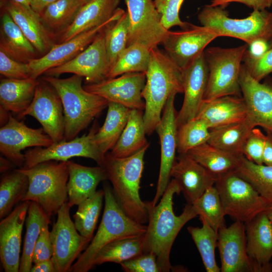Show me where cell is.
<instances>
[{
	"label": "cell",
	"instance_id": "cell-1",
	"mask_svg": "<svg viewBox=\"0 0 272 272\" xmlns=\"http://www.w3.org/2000/svg\"><path fill=\"white\" fill-rule=\"evenodd\" d=\"M180 192L177 183L172 179L157 205L145 201L148 224L143 236V251L156 255L161 272H168L172 268L170 254L178 234L186 223L198 216L192 205L188 203L180 215L175 214L173 196Z\"/></svg>",
	"mask_w": 272,
	"mask_h": 272
},
{
	"label": "cell",
	"instance_id": "cell-2",
	"mask_svg": "<svg viewBox=\"0 0 272 272\" xmlns=\"http://www.w3.org/2000/svg\"><path fill=\"white\" fill-rule=\"evenodd\" d=\"M146 75L142 93L145 103L143 118L146 134L150 135L155 131L170 96L183 93L182 70L157 47L151 50Z\"/></svg>",
	"mask_w": 272,
	"mask_h": 272
},
{
	"label": "cell",
	"instance_id": "cell-3",
	"mask_svg": "<svg viewBox=\"0 0 272 272\" xmlns=\"http://www.w3.org/2000/svg\"><path fill=\"white\" fill-rule=\"evenodd\" d=\"M149 147L124 158L114 157L108 152L105 155L101 166L106 171L113 193L123 211L142 224L148 222V218L146 202L141 198L140 189L144 156Z\"/></svg>",
	"mask_w": 272,
	"mask_h": 272
},
{
	"label": "cell",
	"instance_id": "cell-4",
	"mask_svg": "<svg viewBox=\"0 0 272 272\" xmlns=\"http://www.w3.org/2000/svg\"><path fill=\"white\" fill-rule=\"evenodd\" d=\"M42 79L55 90L61 99L64 120V140L76 138L108 107V100L84 88L81 76L74 75L60 79L45 76Z\"/></svg>",
	"mask_w": 272,
	"mask_h": 272
},
{
	"label": "cell",
	"instance_id": "cell-5",
	"mask_svg": "<svg viewBox=\"0 0 272 272\" xmlns=\"http://www.w3.org/2000/svg\"><path fill=\"white\" fill-rule=\"evenodd\" d=\"M103 190L104 212L97 232L70 271H88L93 267L95 255L105 246L116 240L143 236L146 231L147 226L135 221L123 211L108 185H104Z\"/></svg>",
	"mask_w": 272,
	"mask_h": 272
},
{
	"label": "cell",
	"instance_id": "cell-6",
	"mask_svg": "<svg viewBox=\"0 0 272 272\" xmlns=\"http://www.w3.org/2000/svg\"><path fill=\"white\" fill-rule=\"evenodd\" d=\"M29 179L28 191L23 201L37 203L50 218L68 201L67 161L39 163L29 168H20Z\"/></svg>",
	"mask_w": 272,
	"mask_h": 272
},
{
	"label": "cell",
	"instance_id": "cell-7",
	"mask_svg": "<svg viewBox=\"0 0 272 272\" xmlns=\"http://www.w3.org/2000/svg\"><path fill=\"white\" fill-rule=\"evenodd\" d=\"M225 8L205 6L199 12L197 19L201 26L213 30L218 36H228L242 40L248 45L272 38V13L266 10H253L243 19L228 17Z\"/></svg>",
	"mask_w": 272,
	"mask_h": 272
},
{
	"label": "cell",
	"instance_id": "cell-8",
	"mask_svg": "<svg viewBox=\"0 0 272 272\" xmlns=\"http://www.w3.org/2000/svg\"><path fill=\"white\" fill-rule=\"evenodd\" d=\"M248 47L245 44L233 48L211 47L204 50L209 70L204 101L225 96H242L239 76Z\"/></svg>",
	"mask_w": 272,
	"mask_h": 272
},
{
	"label": "cell",
	"instance_id": "cell-9",
	"mask_svg": "<svg viewBox=\"0 0 272 272\" xmlns=\"http://www.w3.org/2000/svg\"><path fill=\"white\" fill-rule=\"evenodd\" d=\"M215 186L226 216L246 223L264 212L269 202L234 171L217 177Z\"/></svg>",
	"mask_w": 272,
	"mask_h": 272
},
{
	"label": "cell",
	"instance_id": "cell-10",
	"mask_svg": "<svg viewBox=\"0 0 272 272\" xmlns=\"http://www.w3.org/2000/svg\"><path fill=\"white\" fill-rule=\"evenodd\" d=\"M128 18L127 46L139 44L150 50L162 44L169 30L162 24L153 0H124Z\"/></svg>",
	"mask_w": 272,
	"mask_h": 272
},
{
	"label": "cell",
	"instance_id": "cell-11",
	"mask_svg": "<svg viewBox=\"0 0 272 272\" xmlns=\"http://www.w3.org/2000/svg\"><path fill=\"white\" fill-rule=\"evenodd\" d=\"M95 122L88 134L67 141L53 143L48 147H34L25 153V162L22 168H29L49 161L66 162L74 157H84L94 160L102 166L104 157L94 144L93 139L98 129Z\"/></svg>",
	"mask_w": 272,
	"mask_h": 272
},
{
	"label": "cell",
	"instance_id": "cell-12",
	"mask_svg": "<svg viewBox=\"0 0 272 272\" xmlns=\"http://www.w3.org/2000/svg\"><path fill=\"white\" fill-rule=\"evenodd\" d=\"M67 201L57 212V220L50 231L56 272L70 271L72 263L90 241L78 232L70 215Z\"/></svg>",
	"mask_w": 272,
	"mask_h": 272
},
{
	"label": "cell",
	"instance_id": "cell-13",
	"mask_svg": "<svg viewBox=\"0 0 272 272\" xmlns=\"http://www.w3.org/2000/svg\"><path fill=\"white\" fill-rule=\"evenodd\" d=\"M105 29L73 58L48 70L44 74L57 77L65 73L73 74L85 78L88 84L98 83L107 79L110 69L105 47Z\"/></svg>",
	"mask_w": 272,
	"mask_h": 272
},
{
	"label": "cell",
	"instance_id": "cell-14",
	"mask_svg": "<svg viewBox=\"0 0 272 272\" xmlns=\"http://www.w3.org/2000/svg\"><path fill=\"white\" fill-rule=\"evenodd\" d=\"M30 115L41 125L53 143L64 140V120L61 99L55 90L43 80L39 81L32 101L28 108L17 116Z\"/></svg>",
	"mask_w": 272,
	"mask_h": 272
},
{
	"label": "cell",
	"instance_id": "cell-15",
	"mask_svg": "<svg viewBox=\"0 0 272 272\" xmlns=\"http://www.w3.org/2000/svg\"><path fill=\"white\" fill-rule=\"evenodd\" d=\"M217 247L222 272H265L249 256L244 223L235 221L218 231Z\"/></svg>",
	"mask_w": 272,
	"mask_h": 272
},
{
	"label": "cell",
	"instance_id": "cell-16",
	"mask_svg": "<svg viewBox=\"0 0 272 272\" xmlns=\"http://www.w3.org/2000/svg\"><path fill=\"white\" fill-rule=\"evenodd\" d=\"M53 143L42 127H29L10 114L7 123L0 128L1 153L20 168L25 162L22 150L29 147H48Z\"/></svg>",
	"mask_w": 272,
	"mask_h": 272
},
{
	"label": "cell",
	"instance_id": "cell-17",
	"mask_svg": "<svg viewBox=\"0 0 272 272\" xmlns=\"http://www.w3.org/2000/svg\"><path fill=\"white\" fill-rule=\"evenodd\" d=\"M124 11L118 8L113 17L103 24L82 32L66 41L55 44L46 54L30 61L28 63L30 78L37 79L48 70L73 58L85 49L102 31L116 21Z\"/></svg>",
	"mask_w": 272,
	"mask_h": 272
},
{
	"label": "cell",
	"instance_id": "cell-18",
	"mask_svg": "<svg viewBox=\"0 0 272 272\" xmlns=\"http://www.w3.org/2000/svg\"><path fill=\"white\" fill-rule=\"evenodd\" d=\"M146 81V73H129L98 83L88 84L83 87L109 102L122 105L130 109L144 111L145 103L142 93Z\"/></svg>",
	"mask_w": 272,
	"mask_h": 272
},
{
	"label": "cell",
	"instance_id": "cell-19",
	"mask_svg": "<svg viewBox=\"0 0 272 272\" xmlns=\"http://www.w3.org/2000/svg\"><path fill=\"white\" fill-rule=\"evenodd\" d=\"M176 94L168 98L160 122L156 127L161 146V162L155 195L151 203L155 206L161 199L170 182V172L177 152V112L174 106Z\"/></svg>",
	"mask_w": 272,
	"mask_h": 272
},
{
	"label": "cell",
	"instance_id": "cell-20",
	"mask_svg": "<svg viewBox=\"0 0 272 272\" xmlns=\"http://www.w3.org/2000/svg\"><path fill=\"white\" fill-rule=\"evenodd\" d=\"M254 80L242 64L239 84L247 109V118L255 127L272 131V78Z\"/></svg>",
	"mask_w": 272,
	"mask_h": 272
},
{
	"label": "cell",
	"instance_id": "cell-21",
	"mask_svg": "<svg viewBox=\"0 0 272 272\" xmlns=\"http://www.w3.org/2000/svg\"><path fill=\"white\" fill-rule=\"evenodd\" d=\"M217 37L211 29L190 24L181 31H169L162 44L170 58L183 70Z\"/></svg>",
	"mask_w": 272,
	"mask_h": 272
},
{
	"label": "cell",
	"instance_id": "cell-22",
	"mask_svg": "<svg viewBox=\"0 0 272 272\" xmlns=\"http://www.w3.org/2000/svg\"><path fill=\"white\" fill-rule=\"evenodd\" d=\"M208 75L204 51L182 70L184 98L176 115L177 127L196 116L205 99Z\"/></svg>",
	"mask_w": 272,
	"mask_h": 272
},
{
	"label": "cell",
	"instance_id": "cell-23",
	"mask_svg": "<svg viewBox=\"0 0 272 272\" xmlns=\"http://www.w3.org/2000/svg\"><path fill=\"white\" fill-rule=\"evenodd\" d=\"M30 201H22L0 222V259L6 272L19 271L21 238Z\"/></svg>",
	"mask_w": 272,
	"mask_h": 272
},
{
	"label": "cell",
	"instance_id": "cell-24",
	"mask_svg": "<svg viewBox=\"0 0 272 272\" xmlns=\"http://www.w3.org/2000/svg\"><path fill=\"white\" fill-rule=\"evenodd\" d=\"M170 176L177 183L188 204L192 205L210 187L217 176L187 153L179 154L172 167Z\"/></svg>",
	"mask_w": 272,
	"mask_h": 272
},
{
	"label": "cell",
	"instance_id": "cell-25",
	"mask_svg": "<svg viewBox=\"0 0 272 272\" xmlns=\"http://www.w3.org/2000/svg\"><path fill=\"white\" fill-rule=\"evenodd\" d=\"M3 6L38 53L44 55L55 44L53 34L44 25L41 16L30 7L12 0H5Z\"/></svg>",
	"mask_w": 272,
	"mask_h": 272
},
{
	"label": "cell",
	"instance_id": "cell-26",
	"mask_svg": "<svg viewBox=\"0 0 272 272\" xmlns=\"http://www.w3.org/2000/svg\"><path fill=\"white\" fill-rule=\"evenodd\" d=\"M247 116L242 96L230 95L203 101L195 118L203 120L211 129L244 120Z\"/></svg>",
	"mask_w": 272,
	"mask_h": 272
},
{
	"label": "cell",
	"instance_id": "cell-27",
	"mask_svg": "<svg viewBox=\"0 0 272 272\" xmlns=\"http://www.w3.org/2000/svg\"><path fill=\"white\" fill-rule=\"evenodd\" d=\"M247 251L265 272L272 271V223L264 212L245 223Z\"/></svg>",
	"mask_w": 272,
	"mask_h": 272
},
{
	"label": "cell",
	"instance_id": "cell-28",
	"mask_svg": "<svg viewBox=\"0 0 272 272\" xmlns=\"http://www.w3.org/2000/svg\"><path fill=\"white\" fill-rule=\"evenodd\" d=\"M67 166V202L71 208L92 196L98 184L108 180L105 169L100 166H85L69 160Z\"/></svg>",
	"mask_w": 272,
	"mask_h": 272
},
{
	"label": "cell",
	"instance_id": "cell-29",
	"mask_svg": "<svg viewBox=\"0 0 272 272\" xmlns=\"http://www.w3.org/2000/svg\"><path fill=\"white\" fill-rule=\"evenodd\" d=\"M121 0H91L82 6L71 25L63 33L60 43L97 27L111 18Z\"/></svg>",
	"mask_w": 272,
	"mask_h": 272
},
{
	"label": "cell",
	"instance_id": "cell-30",
	"mask_svg": "<svg viewBox=\"0 0 272 272\" xmlns=\"http://www.w3.org/2000/svg\"><path fill=\"white\" fill-rule=\"evenodd\" d=\"M0 51L24 63L38 58V52L35 47L5 10L1 19Z\"/></svg>",
	"mask_w": 272,
	"mask_h": 272
},
{
	"label": "cell",
	"instance_id": "cell-31",
	"mask_svg": "<svg viewBox=\"0 0 272 272\" xmlns=\"http://www.w3.org/2000/svg\"><path fill=\"white\" fill-rule=\"evenodd\" d=\"M38 83V80L30 77L24 79H1V107L19 115L31 103Z\"/></svg>",
	"mask_w": 272,
	"mask_h": 272
},
{
	"label": "cell",
	"instance_id": "cell-32",
	"mask_svg": "<svg viewBox=\"0 0 272 272\" xmlns=\"http://www.w3.org/2000/svg\"><path fill=\"white\" fill-rule=\"evenodd\" d=\"M130 110L122 105L109 102L105 121L93 139L103 156L109 152L117 143L126 124Z\"/></svg>",
	"mask_w": 272,
	"mask_h": 272
},
{
	"label": "cell",
	"instance_id": "cell-33",
	"mask_svg": "<svg viewBox=\"0 0 272 272\" xmlns=\"http://www.w3.org/2000/svg\"><path fill=\"white\" fill-rule=\"evenodd\" d=\"M144 112L131 109L126 124L117 143L109 152L114 157L131 156L150 145L146 138Z\"/></svg>",
	"mask_w": 272,
	"mask_h": 272
},
{
	"label": "cell",
	"instance_id": "cell-34",
	"mask_svg": "<svg viewBox=\"0 0 272 272\" xmlns=\"http://www.w3.org/2000/svg\"><path fill=\"white\" fill-rule=\"evenodd\" d=\"M187 154L217 176L234 171L242 156L221 150L208 143L191 149Z\"/></svg>",
	"mask_w": 272,
	"mask_h": 272
},
{
	"label": "cell",
	"instance_id": "cell-35",
	"mask_svg": "<svg viewBox=\"0 0 272 272\" xmlns=\"http://www.w3.org/2000/svg\"><path fill=\"white\" fill-rule=\"evenodd\" d=\"M255 127L248 118L244 120L210 129L208 143L226 152L243 156L244 145Z\"/></svg>",
	"mask_w": 272,
	"mask_h": 272
},
{
	"label": "cell",
	"instance_id": "cell-36",
	"mask_svg": "<svg viewBox=\"0 0 272 272\" xmlns=\"http://www.w3.org/2000/svg\"><path fill=\"white\" fill-rule=\"evenodd\" d=\"M29 187L27 176L14 169L2 176L0 182V218L8 215L13 208L22 201Z\"/></svg>",
	"mask_w": 272,
	"mask_h": 272
},
{
	"label": "cell",
	"instance_id": "cell-37",
	"mask_svg": "<svg viewBox=\"0 0 272 272\" xmlns=\"http://www.w3.org/2000/svg\"><path fill=\"white\" fill-rule=\"evenodd\" d=\"M50 218L37 203L30 201L26 218V231L22 255L20 260V272H30L32 267L33 253L36 241L43 224Z\"/></svg>",
	"mask_w": 272,
	"mask_h": 272
},
{
	"label": "cell",
	"instance_id": "cell-38",
	"mask_svg": "<svg viewBox=\"0 0 272 272\" xmlns=\"http://www.w3.org/2000/svg\"><path fill=\"white\" fill-rule=\"evenodd\" d=\"M144 235L116 240L106 245L95 255L93 260V267L105 262L120 264L142 254L144 253Z\"/></svg>",
	"mask_w": 272,
	"mask_h": 272
},
{
	"label": "cell",
	"instance_id": "cell-39",
	"mask_svg": "<svg viewBox=\"0 0 272 272\" xmlns=\"http://www.w3.org/2000/svg\"><path fill=\"white\" fill-rule=\"evenodd\" d=\"M234 172L269 203L272 202V166L258 164L242 156Z\"/></svg>",
	"mask_w": 272,
	"mask_h": 272
},
{
	"label": "cell",
	"instance_id": "cell-40",
	"mask_svg": "<svg viewBox=\"0 0 272 272\" xmlns=\"http://www.w3.org/2000/svg\"><path fill=\"white\" fill-rule=\"evenodd\" d=\"M201 227L189 226L187 231L191 236L207 272H220L221 268L215 259V249L217 247L218 232L207 221L199 217Z\"/></svg>",
	"mask_w": 272,
	"mask_h": 272
},
{
	"label": "cell",
	"instance_id": "cell-41",
	"mask_svg": "<svg viewBox=\"0 0 272 272\" xmlns=\"http://www.w3.org/2000/svg\"><path fill=\"white\" fill-rule=\"evenodd\" d=\"M82 7L79 0H57L41 15L47 29L54 35L62 32L71 25Z\"/></svg>",
	"mask_w": 272,
	"mask_h": 272
},
{
	"label": "cell",
	"instance_id": "cell-42",
	"mask_svg": "<svg viewBox=\"0 0 272 272\" xmlns=\"http://www.w3.org/2000/svg\"><path fill=\"white\" fill-rule=\"evenodd\" d=\"M104 197L103 190L96 191L92 196L78 205L73 215L74 223L78 232L91 241L99 217Z\"/></svg>",
	"mask_w": 272,
	"mask_h": 272
},
{
	"label": "cell",
	"instance_id": "cell-43",
	"mask_svg": "<svg viewBox=\"0 0 272 272\" xmlns=\"http://www.w3.org/2000/svg\"><path fill=\"white\" fill-rule=\"evenodd\" d=\"M151 50L139 44L127 46L110 70L107 79L113 78L129 73H146Z\"/></svg>",
	"mask_w": 272,
	"mask_h": 272
},
{
	"label": "cell",
	"instance_id": "cell-44",
	"mask_svg": "<svg viewBox=\"0 0 272 272\" xmlns=\"http://www.w3.org/2000/svg\"><path fill=\"white\" fill-rule=\"evenodd\" d=\"M192 205L197 215L204 219L217 232L226 226V215L215 185L208 188Z\"/></svg>",
	"mask_w": 272,
	"mask_h": 272
},
{
	"label": "cell",
	"instance_id": "cell-45",
	"mask_svg": "<svg viewBox=\"0 0 272 272\" xmlns=\"http://www.w3.org/2000/svg\"><path fill=\"white\" fill-rule=\"evenodd\" d=\"M128 31V18L125 11L104 30L105 47L110 70L127 46Z\"/></svg>",
	"mask_w": 272,
	"mask_h": 272
},
{
	"label": "cell",
	"instance_id": "cell-46",
	"mask_svg": "<svg viewBox=\"0 0 272 272\" xmlns=\"http://www.w3.org/2000/svg\"><path fill=\"white\" fill-rule=\"evenodd\" d=\"M210 129L202 120L194 118L178 127L177 152L187 153L191 149L208 142Z\"/></svg>",
	"mask_w": 272,
	"mask_h": 272
},
{
	"label": "cell",
	"instance_id": "cell-47",
	"mask_svg": "<svg viewBox=\"0 0 272 272\" xmlns=\"http://www.w3.org/2000/svg\"><path fill=\"white\" fill-rule=\"evenodd\" d=\"M242 62L251 77L261 82L272 73V47L257 56L251 54L247 49Z\"/></svg>",
	"mask_w": 272,
	"mask_h": 272
},
{
	"label": "cell",
	"instance_id": "cell-48",
	"mask_svg": "<svg viewBox=\"0 0 272 272\" xmlns=\"http://www.w3.org/2000/svg\"><path fill=\"white\" fill-rule=\"evenodd\" d=\"M184 0H153L155 6L161 16L164 27L169 30L174 26L182 30L187 28L190 23L182 21L179 17V11Z\"/></svg>",
	"mask_w": 272,
	"mask_h": 272
},
{
	"label": "cell",
	"instance_id": "cell-49",
	"mask_svg": "<svg viewBox=\"0 0 272 272\" xmlns=\"http://www.w3.org/2000/svg\"><path fill=\"white\" fill-rule=\"evenodd\" d=\"M266 134L257 127L251 129L243 149V155L248 160L258 164H263L262 155Z\"/></svg>",
	"mask_w": 272,
	"mask_h": 272
},
{
	"label": "cell",
	"instance_id": "cell-50",
	"mask_svg": "<svg viewBox=\"0 0 272 272\" xmlns=\"http://www.w3.org/2000/svg\"><path fill=\"white\" fill-rule=\"evenodd\" d=\"M126 272H161L156 255L152 253H143L120 264Z\"/></svg>",
	"mask_w": 272,
	"mask_h": 272
},
{
	"label": "cell",
	"instance_id": "cell-51",
	"mask_svg": "<svg viewBox=\"0 0 272 272\" xmlns=\"http://www.w3.org/2000/svg\"><path fill=\"white\" fill-rule=\"evenodd\" d=\"M0 73L9 79H24L30 77L28 63L17 61L0 51Z\"/></svg>",
	"mask_w": 272,
	"mask_h": 272
},
{
	"label": "cell",
	"instance_id": "cell-52",
	"mask_svg": "<svg viewBox=\"0 0 272 272\" xmlns=\"http://www.w3.org/2000/svg\"><path fill=\"white\" fill-rule=\"evenodd\" d=\"M50 222V219L47 220L41 228L33 251L32 260L34 263L49 259L52 256V246L48 229Z\"/></svg>",
	"mask_w": 272,
	"mask_h": 272
},
{
	"label": "cell",
	"instance_id": "cell-53",
	"mask_svg": "<svg viewBox=\"0 0 272 272\" xmlns=\"http://www.w3.org/2000/svg\"><path fill=\"white\" fill-rule=\"evenodd\" d=\"M239 3L251 8L253 10H264L272 6V0H211L210 6H220L225 8L230 3Z\"/></svg>",
	"mask_w": 272,
	"mask_h": 272
},
{
	"label": "cell",
	"instance_id": "cell-54",
	"mask_svg": "<svg viewBox=\"0 0 272 272\" xmlns=\"http://www.w3.org/2000/svg\"><path fill=\"white\" fill-rule=\"evenodd\" d=\"M266 139L263 152V164L272 166V131H266Z\"/></svg>",
	"mask_w": 272,
	"mask_h": 272
},
{
	"label": "cell",
	"instance_id": "cell-55",
	"mask_svg": "<svg viewBox=\"0 0 272 272\" xmlns=\"http://www.w3.org/2000/svg\"><path fill=\"white\" fill-rule=\"evenodd\" d=\"M31 272H56V269L52 258L34 263Z\"/></svg>",
	"mask_w": 272,
	"mask_h": 272
},
{
	"label": "cell",
	"instance_id": "cell-56",
	"mask_svg": "<svg viewBox=\"0 0 272 272\" xmlns=\"http://www.w3.org/2000/svg\"><path fill=\"white\" fill-rule=\"evenodd\" d=\"M249 52L253 55H261L269 49L268 42L262 40L256 41L249 45Z\"/></svg>",
	"mask_w": 272,
	"mask_h": 272
},
{
	"label": "cell",
	"instance_id": "cell-57",
	"mask_svg": "<svg viewBox=\"0 0 272 272\" xmlns=\"http://www.w3.org/2000/svg\"><path fill=\"white\" fill-rule=\"evenodd\" d=\"M56 1L57 0H31L30 7L41 16L49 5Z\"/></svg>",
	"mask_w": 272,
	"mask_h": 272
},
{
	"label": "cell",
	"instance_id": "cell-58",
	"mask_svg": "<svg viewBox=\"0 0 272 272\" xmlns=\"http://www.w3.org/2000/svg\"><path fill=\"white\" fill-rule=\"evenodd\" d=\"M14 164L8 159H5L3 157H1V173H4L12 167Z\"/></svg>",
	"mask_w": 272,
	"mask_h": 272
},
{
	"label": "cell",
	"instance_id": "cell-59",
	"mask_svg": "<svg viewBox=\"0 0 272 272\" xmlns=\"http://www.w3.org/2000/svg\"><path fill=\"white\" fill-rule=\"evenodd\" d=\"M264 212L267 216L268 219L272 223V202L268 203Z\"/></svg>",
	"mask_w": 272,
	"mask_h": 272
},
{
	"label": "cell",
	"instance_id": "cell-60",
	"mask_svg": "<svg viewBox=\"0 0 272 272\" xmlns=\"http://www.w3.org/2000/svg\"><path fill=\"white\" fill-rule=\"evenodd\" d=\"M16 3L21 4L22 5H25L27 7H30L31 0H12Z\"/></svg>",
	"mask_w": 272,
	"mask_h": 272
},
{
	"label": "cell",
	"instance_id": "cell-61",
	"mask_svg": "<svg viewBox=\"0 0 272 272\" xmlns=\"http://www.w3.org/2000/svg\"><path fill=\"white\" fill-rule=\"evenodd\" d=\"M79 1L80 2L82 6H83L86 4H87L88 3H89L91 0H79Z\"/></svg>",
	"mask_w": 272,
	"mask_h": 272
},
{
	"label": "cell",
	"instance_id": "cell-62",
	"mask_svg": "<svg viewBox=\"0 0 272 272\" xmlns=\"http://www.w3.org/2000/svg\"><path fill=\"white\" fill-rule=\"evenodd\" d=\"M268 45H269V48H270L272 47V38L271 40L268 42Z\"/></svg>",
	"mask_w": 272,
	"mask_h": 272
}]
</instances>
